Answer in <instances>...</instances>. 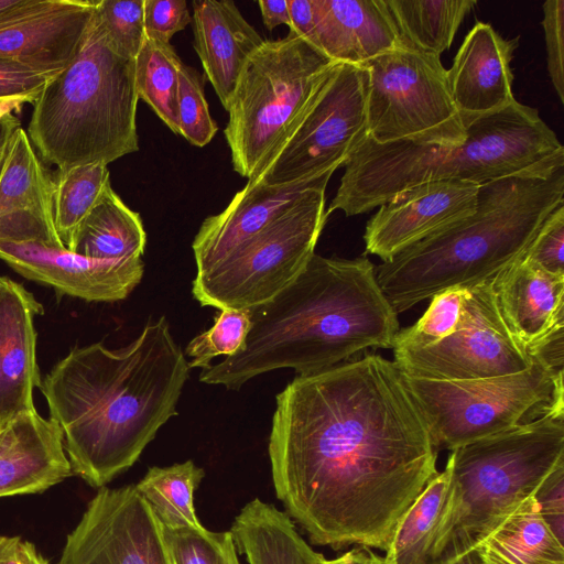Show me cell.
<instances>
[{"instance_id":"obj_1","label":"cell","mask_w":564,"mask_h":564,"mask_svg":"<svg viewBox=\"0 0 564 564\" xmlns=\"http://www.w3.org/2000/svg\"><path fill=\"white\" fill-rule=\"evenodd\" d=\"M276 497L316 545L386 552L436 470L437 448L397 365L377 354L297 376L276 395Z\"/></svg>"},{"instance_id":"obj_2","label":"cell","mask_w":564,"mask_h":564,"mask_svg":"<svg viewBox=\"0 0 564 564\" xmlns=\"http://www.w3.org/2000/svg\"><path fill=\"white\" fill-rule=\"evenodd\" d=\"M189 371L165 316L123 348L95 343L70 350L39 388L72 471L101 488L130 468L177 414Z\"/></svg>"},{"instance_id":"obj_3","label":"cell","mask_w":564,"mask_h":564,"mask_svg":"<svg viewBox=\"0 0 564 564\" xmlns=\"http://www.w3.org/2000/svg\"><path fill=\"white\" fill-rule=\"evenodd\" d=\"M250 311L251 328L241 349L203 369L199 381L238 390L275 369L315 373L366 348H392L400 330L366 257L314 253L294 281Z\"/></svg>"},{"instance_id":"obj_4","label":"cell","mask_w":564,"mask_h":564,"mask_svg":"<svg viewBox=\"0 0 564 564\" xmlns=\"http://www.w3.org/2000/svg\"><path fill=\"white\" fill-rule=\"evenodd\" d=\"M564 204V150L478 186L475 212L375 267L393 311L453 288L492 280L523 256L549 215Z\"/></svg>"},{"instance_id":"obj_5","label":"cell","mask_w":564,"mask_h":564,"mask_svg":"<svg viewBox=\"0 0 564 564\" xmlns=\"http://www.w3.org/2000/svg\"><path fill=\"white\" fill-rule=\"evenodd\" d=\"M458 145L409 141L377 143L366 135L344 164L326 210L365 214L423 183L459 181L476 185L521 172L564 150L535 108L514 100L505 109L465 123Z\"/></svg>"},{"instance_id":"obj_6","label":"cell","mask_w":564,"mask_h":564,"mask_svg":"<svg viewBox=\"0 0 564 564\" xmlns=\"http://www.w3.org/2000/svg\"><path fill=\"white\" fill-rule=\"evenodd\" d=\"M134 59L108 44L95 15L77 56L33 102L28 135L41 160L66 171L139 150Z\"/></svg>"},{"instance_id":"obj_7","label":"cell","mask_w":564,"mask_h":564,"mask_svg":"<svg viewBox=\"0 0 564 564\" xmlns=\"http://www.w3.org/2000/svg\"><path fill=\"white\" fill-rule=\"evenodd\" d=\"M561 462L564 415L556 414L453 449L430 564H452L478 547Z\"/></svg>"},{"instance_id":"obj_8","label":"cell","mask_w":564,"mask_h":564,"mask_svg":"<svg viewBox=\"0 0 564 564\" xmlns=\"http://www.w3.org/2000/svg\"><path fill=\"white\" fill-rule=\"evenodd\" d=\"M337 63L293 32L263 41L247 61L224 130L234 170L257 182L318 95Z\"/></svg>"},{"instance_id":"obj_9","label":"cell","mask_w":564,"mask_h":564,"mask_svg":"<svg viewBox=\"0 0 564 564\" xmlns=\"http://www.w3.org/2000/svg\"><path fill=\"white\" fill-rule=\"evenodd\" d=\"M402 378L437 449L453 451L545 415H564L563 372L535 359L523 371L485 379Z\"/></svg>"},{"instance_id":"obj_10","label":"cell","mask_w":564,"mask_h":564,"mask_svg":"<svg viewBox=\"0 0 564 564\" xmlns=\"http://www.w3.org/2000/svg\"><path fill=\"white\" fill-rule=\"evenodd\" d=\"M360 66L366 72L367 135L371 140L436 145L465 141L466 126L440 56L401 39L397 47Z\"/></svg>"},{"instance_id":"obj_11","label":"cell","mask_w":564,"mask_h":564,"mask_svg":"<svg viewBox=\"0 0 564 564\" xmlns=\"http://www.w3.org/2000/svg\"><path fill=\"white\" fill-rule=\"evenodd\" d=\"M325 191L303 200L213 269L196 273L202 306L252 308L272 300L303 271L328 217Z\"/></svg>"},{"instance_id":"obj_12","label":"cell","mask_w":564,"mask_h":564,"mask_svg":"<svg viewBox=\"0 0 564 564\" xmlns=\"http://www.w3.org/2000/svg\"><path fill=\"white\" fill-rule=\"evenodd\" d=\"M366 135V72L360 65L337 63L257 182L276 185L333 174Z\"/></svg>"},{"instance_id":"obj_13","label":"cell","mask_w":564,"mask_h":564,"mask_svg":"<svg viewBox=\"0 0 564 564\" xmlns=\"http://www.w3.org/2000/svg\"><path fill=\"white\" fill-rule=\"evenodd\" d=\"M491 281L467 289L464 318L454 333L422 348L393 351L403 375L459 381L512 375L531 366L500 314Z\"/></svg>"},{"instance_id":"obj_14","label":"cell","mask_w":564,"mask_h":564,"mask_svg":"<svg viewBox=\"0 0 564 564\" xmlns=\"http://www.w3.org/2000/svg\"><path fill=\"white\" fill-rule=\"evenodd\" d=\"M57 564H172L161 525L134 485L101 487Z\"/></svg>"},{"instance_id":"obj_15","label":"cell","mask_w":564,"mask_h":564,"mask_svg":"<svg viewBox=\"0 0 564 564\" xmlns=\"http://www.w3.org/2000/svg\"><path fill=\"white\" fill-rule=\"evenodd\" d=\"M0 259L29 280L88 302L124 300L141 282V258L96 260L70 251L59 238L0 239Z\"/></svg>"},{"instance_id":"obj_16","label":"cell","mask_w":564,"mask_h":564,"mask_svg":"<svg viewBox=\"0 0 564 564\" xmlns=\"http://www.w3.org/2000/svg\"><path fill=\"white\" fill-rule=\"evenodd\" d=\"M478 186L430 182L393 196L368 220L365 253L388 261L408 246L470 216L477 206Z\"/></svg>"},{"instance_id":"obj_17","label":"cell","mask_w":564,"mask_h":564,"mask_svg":"<svg viewBox=\"0 0 564 564\" xmlns=\"http://www.w3.org/2000/svg\"><path fill=\"white\" fill-rule=\"evenodd\" d=\"M332 173L292 183H247L219 214L207 217L192 243L196 273L206 272L315 193Z\"/></svg>"},{"instance_id":"obj_18","label":"cell","mask_w":564,"mask_h":564,"mask_svg":"<svg viewBox=\"0 0 564 564\" xmlns=\"http://www.w3.org/2000/svg\"><path fill=\"white\" fill-rule=\"evenodd\" d=\"M95 0H35L0 20V59L59 72L82 50L95 15Z\"/></svg>"},{"instance_id":"obj_19","label":"cell","mask_w":564,"mask_h":564,"mask_svg":"<svg viewBox=\"0 0 564 564\" xmlns=\"http://www.w3.org/2000/svg\"><path fill=\"white\" fill-rule=\"evenodd\" d=\"M517 45L518 39L506 40L485 22H477L465 36L447 69L449 91L465 123L516 100L511 59Z\"/></svg>"},{"instance_id":"obj_20","label":"cell","mask_w":564,"mask_h":564,"mask_svg":"<svg viewBox=\"0 0 564 564\" xmlns=\"http://www.w3.org/2000/svg\"><path fill=\"white\" fill-rule=\"evenodd\" d=\"M43 307L20 283L0 280V427L34 412L41 379L33 318Z\"/></svg>"},{"instance_id":"obj_21","label":"cell","mask_w":564,"mask_h":564,"mask_svg":"<svg viewBox=\"0 0 564 564\" xmlns=\"http://www.w3.org/2000/svg\"><path fill=\"white\" fill-rule=\"evenodd\" d=\"M53 177L19 127L0 173V239L59 237L53 219Z\"/></svg>"},{"instance_id":"obj_22","label":"cell","mask_w":564,"mask_h":564,"mask_svg":"<svg viewBox=\"0 0 564 564\" xmlns=\"http://www.w3.org/2000/svg\"><path fill=\"white\" fill-rule=\"evenodd\" d=\"M313 46L336 63L362 65L401 36L384 0H313Z\"/></svg>"},{"instance_id":"obj_23","label":"cell","mask_w":564,"mask_h":564,"mask_svg":"<svg viewBox=\"0 0 564 564\" xmlns=\"http://www.w3.org/2000/svg\"><path fill=\"white\" fill-rule=\"evenodd\" d=\"M72 474L53 420L34 411L7 426L0 444V497L41 492Z\"/></svg>"},{"instance_id":"obj_24","label":"cell","mask_w":564,"mask_h":564,"mask_svg":"<svg viewBox=\"0 0 564 564\" xmlns=\"http://www.w3.org/2000/svg\"><path fill=\"white\" fill-rule=\"evenodd\" d=\"M194 47L205 76L227 110L238 78L263 43L234 1H193Z\"/></svg>"},{"instance_id":"obj_25","label":"cell","mask_w":564,"mask_h":564,"mask_svg":"<svg viewBox=\"0 0 564 564\" xmlns=\"http://www.w3.org/2000/svg\"><path fill=\"white\" fill-rule=\"evenodd\" d=\"M491 286L508 329L525 350L564 322V275L547 273L521 257L500 271Z\"/></svg>"},{"instance_id":"obj_26","label":"cell","mask_w":564,"mask_h":564,"mask_svg":"<svg viewBox=\"0 0 564 564\" xmlns=\"http://www.w3.org/2000/svg\"><path fill=\"white\" fill-rule=\"evenodd\" d=\"M230 532L248 564H317L323 556L301 536L285 512L259 498L240 510Z\"/></svg>"},{"instance_id":"obj_27","label":"cell","mask_w":564,"mask_h":564,"mask_svg":"<svg viewBox=\"0 0 564 564\" xmlns=\"http://www.w3.org/2000/svg\"><path fill=\"white\" fill-rule=\"evenodd\" d=\"M147 245L142 219L109 185L78 226L70 251L96 260L141 258Z\"/></svg>"},{"instance_id":"obj_28","label":"cell","mask_w":564,"mask_h":564,"mask_svg":"<svg viewBox=\"0 0 564 564\" xmlns=\"http://www.w3.org/2000/svg\"><path fill=\"white\" fill-rule=\"evenodd\" d=\"M506 564H564V546L543 519L533 495L478 546Z\"/></svg>"},{"instance_id":"obj_29","label":"cell","mask_w":564,"mask_h":564,"mask_svg":"<svg viewBox=\"0 0 564 564\" xmlns=\"http://www.w3.org/2000/svg\"><path fill=\"white\" fill-rule=\"evenodd\" d=\"M403 41L441 57L451 47L474 0H384Z\"/></svg>"},{"instance_id":"obj_30","label":"cell","mask_w":564,"mask_h":564,"mask_svg":"<svg viewBox=\"0 0 564 564\" xmlns=\"http://www.w3.org/2000/svg\"><path fill=\"white\" fill-rule=\"evenodd\" d=\"M205 471L193 460L167 467L153 466L134 485L163 528H199L194 508V491Z\"/></svg>"},{"instance_id":"obj_31","label":"cell","mask_w":564,"mask_h":564,"mask_svg":"<svg viewBox=\"0 0 564 564\" xmlns=\"http://www.w3.org/2000/svg\"><path fill=\"white\" fill-rule=\"evenodd\" d=\"M448 473H437L400 519L384 557L392 564H430L445 502Z\"/></svg>"},{"instance_id":"obj_32","label":"cell","mask_w":564,"mask_h":564,"mask_svg":"<svg viewBox=\"0 0 564 564\" xmlns=\"http://www.w3.org/2000/svg\"><path fill=\"white\" fill-rule=\"evenodd\" d=\"M182 63L170 43L145 37L134 59V84L139 99L178 134L177 86Z\"/></svg>"},{"instance_id":"obj_33","label":"cell","mask_w":564,"mask_h":564,"mask_svg":"<svg viewBox=\"0 0 564 564\" xmlns=\"http://www.w3.org/2000/svg\"><path fill=\"white\" fill-rule=\"evenodd\" d=\"M53 219L55 229L69 249L76 230L104 191L111 185L105 164H88L56 171L53 177Z\"/></svg>"},{"instance_id":"obj_34","label":"cell","mask_w":564,"mask_h":564,"mask_svg":"<svg viewBox=\"0 0 564 564\" xmlns=\"http://www.w3.org/2000/svg\"><path fill=\"white\" fill-rule=\"evenodd\" d=\"M467 289L453 288L435 294L423 316L412 326L399 330L393 351L422 348L454 333L464 318Z\"/></svg>"},{"instance_id":"obj_35","label":"cell","mask_w":564,"mask_h":564,"mask_svg":"<svg viewBox=\"0 0 564 564\" xmlns=\"http://www.w3.org/2000/svg\"><path fill=\"white\" fill-rule=\"evenodd\" d=\"M163 540L172 564H240L230 531L199 528H163Z\"/></svg>"},{"instance_id":"obj_36","label":"cell","mask_w":564,"mask_h":564,"mask_svg":"<svg viewBox=\"0 0 564 564\" xmlns=\"http://www.w3.org/2000/svg\"><path fill=\"white\" fill-rule=\"evenodd\" d=\"M250 328V308L220 311L214 325L187 344L185 354L192 357L189 368L203 370L210 366L215 357L235 355L243 346Z\"/></svg>"},{"instance_id":"obj_37","label":"cell","mask_w":564,"mask_h":564,"mask_svg":"<svg viewBox=\"0 0 564 564\" xmlns=\"http://www.w3.org/2000/svg\"><path fill=\"white\" fill-rule=\"evenodd\" d=\"M95 18L109 46L118 55L135 59L145 40L143 0H98Z\"/></svg>"},{"instance_id":"obj_38","label":"cell","mask_w":564,"mask_h":564,"mask_svg":"<svg viewBox=\"0 0 564 564\" xmlns=\"http://www.w3.org/2000/svg\"><path fill=\"white\" fill-rule=\"evenodd\" d=\"M176 104L178 134L195 147L208 144L218 127L209 113L200 74L183 62L178 66Z\"/></svg>"},{"instance_id":"obj_39","label":"cell","mask_w":564,"mask_h":564,"mask_svg":"<svg viewBox=\"0 0 564 564\" xmlns=\"http://www.w3.org/2000/svg\"><path fill=\"white\" fill-rule=\"evenodd\" d=\"M522 258L547 273L564 275V204L549 215Z\"/></svg>"},{"instance_id":"obj_40","label":"cell","mask_w":564,"mask_h":564,"mask_svg":"<svg viewBox=\"0 0 564 564\" xmlns=\"http://www.w3.org/2000/svg\"><path fill=\"white\" fill-rule=\"evenodd\" d=\"M56 73L58 72H45L23 63L0 59V101L33 104Z\"/></svg>"},{"instance_id":"obj_41","label":"cell","mask_w":564,"mask_h":564,"mask_svg":"<svg viewBox=\"0 0 564 564\" xmlns=\"http://www.w3.org/2000/svg\"><path fill=\"white\" fill-rule=\"evenodd\" d=\"M547 70L553 87L564 104V1L547 0L543 3V20Z\"/></svg>"},{"instance_id":"obj_42","label":"cell","mask_w":564,"mask_h":564,"mask_svg":"<svg viewBox=\"0 0 564 564\" xmlns=\"http://www.w3.org/2000/svg\"><path fill=\"white\" fill-rule=\"evenodd\" d=\"M143 21L145 37L170 43L192 17L185 0H143Z\"/></svg>"},{"instance_id":"obj_43","label":"cell","mask_w":564,"mask_h":564,"mask_svg":"<svg viewBox=\"0 0 564 564\" xmlns=\"http://www.w3.org/2000/svg\"><path fill=\"white\" fill-rule=\"evenodd\" d=\"M541 514L551 530L563 542L564 462H561L533 494Z\"/></svg>"},{"instance_id":"obj_44","label":"cell","mask_w":564,"mask_h":564,"mask_svg":"<svg viewBox=\"0 0 564 564\" xmlns=\"http://www.w3.org/2000/svg\"><path fill=\"white\" fill-rule=\"evenodd\" d=\"M564 322L556 324L542 338L531 345L527 352L550 369L563 372L564 359Z\"/></svg>"},{"instance_id":"obj_45","label":"cell","mask_w":564,"mask_h":564,"mask_svg":"<svg viewBox=\"0 0 564 564\" xmlns=\"http://www.w3.org/2000/svg\"><path fill=\"white\" fill-rule=\"evenodd\" d=\"M0 564H50L35 545L20 536L0 534Z\"/></svg>"},{"instance_id":"obj_46","label":"cell","mask_w":564,"mask_h":564,"mask_svg":"<svg viewBox=\"0 0 564 564\" xmlns=\"http://www.w3.org/2000/svg\"><path fill=\"white\" fill-rule=\"evenodd\" d=\"M288 7L291 19L290 32L312 44L314 39L313 0H288Z\"/></svg>"},{"instance_id":"obj_47","label":"cell","mask_w":564,"mask_h":564,"mask_svg":"<svg viewBox=\"0 0 564 564\" xmlns=\"http://www.w3.org/2000/svg\"><path fill=\"white\" fill-rule=\"evenodd\" d=\"M262 21L268 30L285 24L291 26L288 0H259Z\"/></svg>"},{"instance_id":"obj_48","label":"cell","mask_w":564,"mask_h":564,"mask_svg":"<svg viewBox=\"0 0 564 564\" xmlns=\"http://www.w3.org/2000/svg\"><path fill=\"white\" fill-rule=\"evenodd\" d=\"M324 564H392L384 556H379L373 553L370 547L359 545L358 547L351 549L340 556L326 560Z\"/></svg>"},{"instance_id":"obj_49","label":"cell","mask_w":564,"mask_h":564,"mask_svg":"<svg viewBox=\"0 0 564 564\" xmlns=\"http://www.w3.org/2000/svg\"><path fill=\"white\" fill-rule=\"evenodd\" d=\"M20 120L10 113L0 119V173L8 151V145L13 132L19 128Z\"/></svg>"},{"instance_id":"obj_50","label":"cell","mask_w":564,"mask_h":564,"mask_svg":"<svg viewBox=\"0 0 564 564\" xmlns=\"http://www.w3.org/2000/svg\"><path fill=\"white\" fill-rule=\"evenodd\" d=\"M35 0H0V20L29 8Z\"/></svg>"},{"instance_id":"obj_51","label":"cell","mask_w":564,"mask_h":564,"mask_svg":"<svg viewBox=\"0 0 564 564\" xmlns=\"http://www.w3.org/2000/svg\"><path fill=\"white\" fill-rule=\"evenodd\" d=\"M452 564H485V561L480 549L476 547L458 557Z\"/></svg>"},{"instance_id":"obj_52","label":"cell","mask_w":564,"mask_h":564,"mask_svg":"<svg viewBox=\"0 0 564 564\" xmlns=\"http://www.w3.org/2000/svg\"><path fill=\"white\" fill-rule=\"evenodd\" d=\"M22 105L20 101H0V119L12 113V111L20 110Z\"/></svg>"},{"instance_id":"obj_53","label":"cell","mask_w":564,"mask_h":564,"mask_svg":"<svg viewBox=\"0 0 564 564\" xmlns=\"http://www.w3.org/2000/svg\"><path fill=\"white\" fill-rule=\"evenodd\" d=\"M479 549L482 553L485 564H506L502 561H500L499 558H497L496 556H494L492 554L484 551L481 547H479Z\"/></svg>"},{"instance_id":"obj_54","label":"cell","mask_w":564,"mask_h":564,"mask_svg":"<svg viewBox=\"0 0 564 564\" xmlns=\"http://www.w3.org/2000/svg\"><path fill=\"white\" fill-rule=\"evenodd\" d=\"M7 426H8V425H7ZM7 426H6V427H0V444L2 443L3 437H4V435H6Z\"/></svg>"},{"instance_id":"obj_55","label":"cell","mask_w":564,"mask_h":564,"mask_svg":"<svg viewBox=\"0 0 564 564\" xmlns=\"http://www.w3.org/2000/svg\"><path fill=\"white\" fill-rule=\"evenodd\" d=\"M324 558H325V557L323 556V557L318 561V563H317V564H324Z\"/></svg>"},{"instance_id":"obj_56","label":"cell","mask_w":564,"mask_h":564,"mask_svg":"<svg viewBox=\"0 0 564 564\" xmlns=\"http://www.w3.org/2000/svg\"><path fill=\"white\" fill-rule=\"evenodd\" d=\"M0 280H1V276H0Z\"/></svg>"}]
</instances>
